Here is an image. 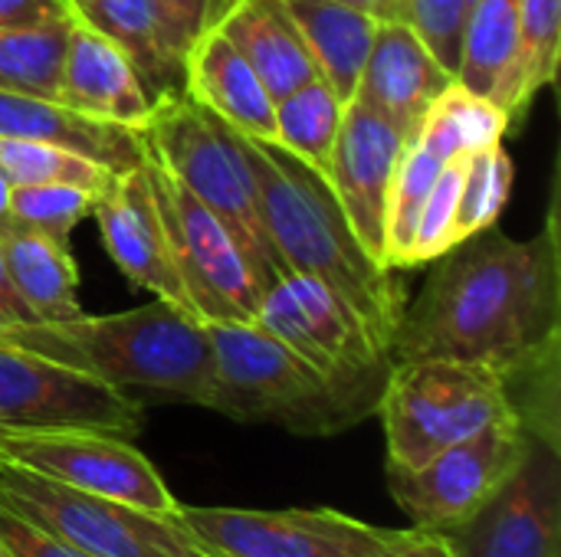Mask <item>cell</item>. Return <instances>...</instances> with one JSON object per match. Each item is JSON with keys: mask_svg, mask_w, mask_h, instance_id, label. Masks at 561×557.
<instances>
[{"mask_svg": "<svg viewBox=\"0 0 561 557\" xmlns=\"http://www.w3.org/2000/svg\"><path fill=\"white\" fill-rule=\"evenodd\" d=\"M421 295L404 305L391 358L473 361L516 378L559 358L561 263L556 210L533 240L493 227L431 263Z\"/></svg>", "mask_w": 561, "mask_h": 557, "instance_id": "1", "label": "cell"}, {"mask_svg": "<svg viewBox=\"0 0 561 557\" xmlns=\"http://www.w3.org/2000/svg\"><path fill=\"white\" fill-rule=\"evenodd\" d=\"M240 141L256 181L263 227L286 272L325 282L362 318L371 338L391 351L408 305L404 292L391 276L394 269L381 266L352 230L325 171L273 138L240 135Z\"/></svg>", "mask_w": 561, "mask_h": 557, "instance_id": "2", "label": "cell"}, {"mask_svg": "<svg viewBox=\"0 0 561 557\" xmlns=\"http://www.w3.org/2000/svg\"><path fill=\"white\" fill-rule=\"evenodd\" d=\"M0 341L69 364L131 397L135 404L214 401V348L207 325L184 309L154 299L118 315H76L66 322H26L0 328Z\"/></svg>", "mask_w": 561, "mask_h": 557, "instance_id": "3", "label": "cell"}, {"mask_svg": "<svg viewBox=\"0 0 561 557\" xmlns=\"http://www.w3.org/2000/svg\"><path fill=\"white\" fill-rule=\"evenodd\" d=\"M207 338L214 348L210 410L224 417L332 437L378 414V401L332 384L256 322H207Z\"/></svg>", "mask_w": 561, "mask_h": 557, "instance_id": "4", "label": "cell"}, {"mask_svg": "<svg viewBox=\"0 0 561 557\" xmlns=\"http://www.w3.org/2000/svg\"><path fill=\"white\" fill-rule=\"evenodd\" d=\"M138 131L145 158L168 171L217 220L230 227L266 289L286 276V266L263 227L256 181L237 128H230L207 105L194 102L187 92H174L154 102Z\"/></svg>", "mask_w": 561, "mask_h": 557, "instance_id": "5", "label": "cell"}, {"mask_svg": "<svg viewBox=\"0 0 561 557\" xmlns=\"http://www.w3.org/2000/svg\"><path fill=\"white\" fill-rule=\"evenodd\" d=\"M378 414L385 420L388 463L408 469L516 417L500 371L450 358L394 361Z\"/></svg>", "mask_w": 561, "mask_h": 557, "instance_id": "6", "label": "cell"}, {"mask_svg": "<svg viewBox=\"0 0 561 557\" xmlns=\"http://www.w3.org/2000/svg\"><path fill=\"white\" fill-rule=\"evenodd\" d=\"M0 509L92 557H210L171 515L69 489L0 460Z\"/></svg>", "mask_w": 561, "mask_h": 557, "instance_id": "7", "label": "cell"}, {"mask_svg": "<svg viewBox=\"0 0 561 557\" xmlns=\"http://www.w3.org/2000/svg\"><path fill=\"white\" fill-rule=\"evenodd\" d=\"M253 322L286 341L332 384L381 404L394 358L325 282L306 272L279 276L263 292Z\"/></svg>", "mask_w": 561, "mask_h": 557, "instance_id": "8", "label": "cell"}, {"mask_svg": "<svg viewBox=\"0 0 561 557\" xmlns=\"http://www.w3.org/2000/svg\"><path fill=\"white\" fill-rule=\"evenodd\" d=\"M145 171L164 220L174 269L197 318L204 325L253 322L266 286L256 276L240 240L154 161L145 158Z\"/></svg>", "mask_w": 561, "mask_h": 557, "instance_id": "9", "label": "cell"}, {"mask_svg": "<svg viewBox=\"0 0 561 557\" xmlns=\"http://www.w3.org/2000/svg\"><path fill=\"white\" fill-rule=\"evenodd\" d=\"M529 443L533 433L519 417H510L431 456L424 466L408 469L385 463V479L414 529L450 535L490 506V499L513 479Z\"/></svg>", "mask_w": 561, "mask_h": 557, "instance_id": "10", "label": "cell"}, {"mask_svg": "<svg viewBox=\"0 0 561 557\" xmlns=\"http://www.w3.org/2000/svg\"><path fill=\"white\" fill-rule=\"evenodd\" d=\"M178 522L210 557H371L401 545L411 529H381L335 509H217L181 506Z\"/></svg>", "mask_w": 561, "mask_h": 557, "instance_id": "11", "label": "cell"}, {"mask_svg": "<svg viewBox=\"0 0 561 557\" xmlns=\"http://www.w3.org/2000/svg\"><path fill=\"white\" fill-rule=\"evenodd\" d=\"M145 407L99 378L0 341V430H99L138 437Z\"/></svg>", "mask_w": 561, "mask_h": 557, "instance_id": "12", "label": "cell"}, {"mask_svg": "<svg viewBox=\"0 0 561 557\" xmlns=\"http://www.w3.org/2000/svg\"><path fill=\"white\" fill-rule=\"evenodd\" d=\"M0 460L79 492L171 515V496L151 460L128 440L99 430H0Z\"/></svg>", "mask_w": 561, "mask_h": 557, "instance_id": "13", "label": "cell"}, {"mask_svg": "<svg viewBox=\"0 0 561 557\" xmlns=\"http://www.w3.org/2000/svg\"><path fill=\"white\" fill-rule=\"evenodd\" d=\"M447 538L457 557H561L559 443L533 437L513 479Z\"/></svg>", "mask_w": 561, "mask_h": 557, "instance_id": "14", "label": "cell"}, {"mask_svg": "<svg viewBox=\"0 0 561 557\" xmlns=\"http://www.w3.org/2000/svg\"><path fill=\"white\" fill-rule=\"evenodd\" d=\"M401 151H404V138L398 135L391 121H385L381 115H375L371 108L358 102L345 105L325 177L352 230L381 266H388L385 263L388 197H391V181H394Z\"/></svg>", "mask_w": 561, "mask_h": 557, "instance_id": "15", "label": "cell"}, {"mask_svg": "<svg viewBox=\"0 0 561 557\" xmlns=\"http://www.w3.org/2000/svg\"><path fill=\"white\" fill-rule=\"evenodd\" d=\"M92 217L99 220L102 243L112 263L128 282L154 292V299H164L197 318L181 286V276L174 269L164 220H161L145 161L131 171L112 174V181L102 187L92 207Z\"/></svg>", "mask_w": 561, "mask_h": 557, "instance_id": "16", "label": "cell"}, {"mask_svg": "<svg viewBox=\"0 0 561 557\" xmlns=\"http://www.w3.org/2000/svg\"><path fill=\"white\" fill-rule=\"evenodd\" d=\"M454 82V72L440 66V59L404 20H381L352 102L391 121L408 144L421 131L434 98Z\"/></svg>", "mask_w": 561, "mask_h": 557, "instance_id": "17", "label": "cell"}, {"mask_svg": "<svg viewBox=\"0 0 561 557\" xmlns=\"http://www.w3.org/2000/svg\"><path fill=\"white\" fill-rule=\"evenodd\" d=\"M56 102L82 115L128 128H141L154 108L135 62L108 36H102L76 16L69 26V46Z\"/></svg>", "mask_w": 561, "mask_h": 557, "instance_id": "18", "label": "cell"}, {"mask_svg": "<svg viewBox=\"0 0 561 557\" xmlns=\"http://www.w3.org/2000/svg\"><path fill=\"white\" fill-rule=\"evenodd\" d=\"M66 7L135 62L151 102L184 92L187 43L158 0H66Z\"/></svg>", "mask_w": 561, "mask_h": 557, "instance_id": "19", "label": "cell"}, {"mask_svg": "<svg viewBox=\"0 0 561 557\" xmlns=\"http://www.w3.org/2000/svg\"><path fill=\"white\" fill-rule=\"evenodd\" d=\"M0 135L66 148L72 154L102 164L112 174L131 171L145 161V144L138 128L82 115L56 98L0 92Z\"/></svg>", "mask_w": 561, "mask_h": 557, "instance_id": "20", "label": "cell"}, {"mask_svg": "<svg viewBox=\"0 0 561 557\" xmlns=\"http://www.w3.org/2000/svg\"><path fill=\"white\" fill-rule=\"evenodd\" d=\"M184 92L247 138H273V95L237 46L207 26L184 53Z\"/></svg>", "mask_w": 561, "mask_h": 557, "instance_id": "21", "label": "cell"}, {"mask_svg": "<svg viewBox=\"0 0 561 557\" xmlns=\"http://www.w3.org/2000/svg\"><path fill=\"white\" fill-rule=\"evenodd\" d=\"M214 26L256 69L273 102L322 76L286 0H224Z\"/></svg>", "mask_w": 561, "mask_h": 557, "instance_id": "22", "label": "cell"}, {"mask_svg": "<svg viewBox=\"0 0 561 557\" xmlns=\"http://www.w3.org/2000/svg\"><path fill=\"white\" fill-rule=\"evenodd\" d=\"M0 253L7 276L33 322H66L82 315L79 269L66 240L10 220L0 233Z\"/></svg>", "mask_w": 561, "mask_h": 557, "instance_id": "23", "label": "cell"}, {"mask_svg": "<svg viewBox=\"0 0 561 557\" xmlns=\"http://www.w3.org/2000/svg\"><path fill=\"white\" fill-rule=\"evenodd\" d=\"M322 79L342 105L352 102L381 20L342 0H286Z\"/></svg>", "mask_w": 561, "mask_h": 557, "instance_id": "24", "label": "cell"}, {"mask_svg": "<svg viewBox=\"0 0 561 557\" xmlns=\"http://www.w3.org/2000/svg\"><path fill=\"white\" fill-rule=\"evenodd\" d=\"M519 46V0H470L457 85L500 102Z\"/></svg>", "mask_w": 561, "mask_h": 557, "instance_id": "25", "label": "cell"}, {"mask_svg": "<svg viewBox=\"0 0 561 557\" xmlns=\"http://www.w3.org/2000/svg\"><path fill=\"white\" fill-rule=\"evenodd\" d=\"M561 0H519V46L500 95L510 131L526 118L529 102L559 76Z\"/></svg>", "mask_w": 561, "mask_h": 557, "instance_id": "26", "label": "cell"}, {"mask_svg": "<svg viewBox=\"0 0 561 557\" xmlns=\"http://www.w3.org/2000/svg\"><path fill=\"white\" fill-rule=\"evenodd\" d=\"M72 13L26 26H0V92L59 98Z\"/></svg>", "mask_w": 561, "mask_h": 557, "instance_id": "27", "label": "cell"}, {"mask_svg": "<svg viewBox=\"0 0 561 557\" xmlns=\"http://www.w3.org/2000/svg\"><path fill=\"white\" fill-rule=\"evenodd\" d=\"M503 135H510L506 112L493 98L473 95L454 82L447 92H440L434 98V105L427 108L421 131L414 138H421L437 154L454 161L460 154H473V151L503 144Z\"/></svg>", "mask_w": 561, "mask_h": 557, "instance_id": "28", "label": "cell"}, {"mask_svg": "<svg viewBox=\"0 0 561 557\" xmlns=\"http://www.w3.org/2000/svg\"><path fill=\"white\" fill-rule=\"evenodd\" d=\"M345 105L332 92V85L316 76L306 85L286 92L273 105V141L299 154L302 161L316 164L319 171L329 167V154L342 125Z\"/></svg>", "mask_w": 561, "mask_h": 557, "instance_id": "29", "label": "cell"}, {"mask_svg": "<svg viewBox=\"0 0 561 557\" xmlns=\"http://www.w3.org/2000/svg\"><path fill=\"white\" fill-rule=\"evenodd\" d=\"M444 164H447V158L437 154L421 138L404 144L394 181H391V197H388V227H385V236H388L385 263H388V269H401L404 253H408L411 236H414V227H417V217H421V207H424L437 174L444 171Z\"/></svg>", "mask_w": 561, "mask_h": 557, "instance_id": "30", "label": "cell"}, {"mask_svg": "<svg viewBox=\"0 0 561 557\" xmlns=\"http://www.w3.org/2000/svg\"><path fill=\"white\" fill-rule=\"evenodd\" d=\"M0 171L13 187H36V184H76L89 190H102L112 181V171L102 164L72 154L56 144L26 141V138H3L0 135Z\"/></svg>", "mask_w": 561, "mask_h": 557, "instance_id": "31", "label": "cell"}, {"mask_svg": "<svg viewBox=\"0 0 561 557\" xmlns=\"http://www.w3.org/2000/svg\"><path fill=\"white\" fill-rule=\"evenodd\" d=\"M513 181H516V167L503 144L467 154L460 207H457V243L496 227L503 207L510 204Z\"/></svg>", "mask_w": 561, "mask_h": 557, "instance_id": "32", "label": "cell"}, {"mask_svg": "<svg viewBox=\"0 0 561 557\" xmlns=\"http://www.w3.org/2000/svg\"><path fill=\"white\" fill-rule=\"evenodd\" d=\"M463 171H467V154L447 161L444 171L437 174V181L421 207V217H417V227H414V236H411L401 269L431 266L434 259H440L447 250L457 246V207H460Z\"/></svg>", "mask_w": 561, "mask_h": 557, "instance_id": "33", "label": "cell"}, {"mask_svg": "<svg viewBox=\"0 0 561 557\" xmlns=\"http://www.w3.org/2000/svg\"><path fill=\"white\" fill-rule=\"evenodd\" d=\"M102 190L76 187V184H36V187H13L10 194V220L49 233L69 243L76 223H82Z\"/></svg>", "mask_w": 561, "mask_h": 557, "instance_id": "34", "label": "cell"}, {"mask_svg": "<svg viewBox=\"0 0 561 557\" xmlns=\"http://www.w3.org/2000/svg\"><path fill=\"white\" fill-rule=\"evenodd\" d=\"M470 0H401V20L427 43V49L440 59L447 72L457 79L463 26H467Z\"/></svg>", "mask_w": 561, "mask_h": 557, "instance_id": "35", "label": "cell"}, {"mask_svg": "<svg viewBox=\"0 0 561 557\" xmlns=\"http://www.w3.org/2000/svg\"><path fill=\"white\" fill-rule=\"evenodd\" d=\"M0 538L7 545V552L13 557H92L39 529H33L30 522L16 519L13 512L0 509Z\"/></svg>", "mask_w": 561, "mask_h": 557, "instance_id": "36", "label": "cell"}, {"mask_svg": "<svg viewBox=\"0 0 561 557\" xmlns=\"http://www.w3.org/2000/svg\"><path fill=\"white\" fill-rule=\"evenodd\" d=\"M158 3L164 7V13L171 16V23L178 26L187 46L197 33L217 23V13L224 7V0H158Z\"/></svg>", "mask_w": 561, "mask_h": 557, "instance_id": "37", "label": "cell"}, {"mask_svg": "<svg viewBox=\"0 0 561 557\" xmlns=\"http://www.w3.org/2000/svg\"><path fill=\"white\" fill-rule=\"evenodd\" d=\"M66 13V0H0V26H26Z\"/></svg>", "mask_w": 561, "mask_h": 557, "instance_id": "38", "label": "cell"}, {"mask_svg": "<svg viewBox=\"0 0 561 557\" xmlns=\"http://www.w3.org/2000/svg\"><path fill=\"white\" fill-rule=\"evenodd\" d=\"M371 557H457L450 548V538L440 535V532H424V529H411V535L388 548V552H378Z\"/></svg>", "mask_w": 561, "mask_h": 557, "instance_id": "39", "label": "cell"}, {"mask_svg": "<svg viewBox=\"0 0 561 557\" xmlns=\"http://www.w3.org/2000/svg\"><path fill=\"white\" fill-rule=\"evenodd\" d=\"M33 322V315L26 312V305L20 302L10 276H7V266H3V253H0V328H10V325H26Z\"/></svg>", "mask_w": 561, "mask_h": 557, "instance_id": "40", "label": "cell"}, {"mask_svg": "<svg viewBox=\"0 0 561 557\" xmlns=\"http://www.w3.org/2000/svg\"><path fill=\"white\" fill-rule=\"evenodd\" d=\"M342 3H352L378 20H401V0H342Z\"/></svg>", "mask_w": 561, "mask_h": 557, "instance_id": "41", "label": "cell"}, {"mask_svg": "<svg viewBox=\"0 0 561 557\" xmlns=\"http://www.w3.org/2000/svg\"><path fill=\"white\" fill-rule=\"evenodd\" d=\"M10 194H13V184H10L7 174L0 171V233H3L7 223H10Z\"/></svg>", "mask_w": 561, "mask_h": 557, "instance_id": "42", "label": "cell"}, {"mask_svg": "<svg viewBox=\"0 0 561 557\" xmlns=\"http://www.w3.org/2000/svg\"><path fill=\"white\" fill-rule=\"evenodd\" d=\"M0 557H13L10 552H7V545H3V538H0Z\"/></svg>", "mask_w": 561, "mask_h": 557, "instance_id": "43", "label": "cell"}]
</instances>
